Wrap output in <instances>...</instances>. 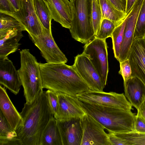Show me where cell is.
I'll list each match as a JSON object with an SVG mask.
<instances>
[{"mask_svg": "<svg viewBox=\"0 0 145 145\" xmlns=\"http://www.w3.org/2000/svg\"><path fill=\"white\" fill-rule=\"evenodd\" d=\"M20 113L22 123L16 132L22 145H40L42 131L54 116L46 91H43L31 103H25Z\"/></svg>", "mask_w": 145, "mask_h": 145, "instance_id": "1", "label": "cell"}, {"mask_svg": "<svg viewBox=\"0 0 145 145\" xmlns=\"http://www.w3.org/2000/svg\"><path fill=\"white\" fill-rule=\"evenodd\" d=\"M42 87L76 96L89 88L72 65L39 63Z\"/></svg>", "mask_w": 145, "mask_h": 145, "instance_id": "2", "label": "cell"}, {"mask_svg": "<svg viewBox=\"0 0 145 145\" xmlns=\"http://www.w3.org/2000/svg\"><path fill=\"white\" fill-rule=\"evenodd\" d=\"M79 100L86 114L98 121L107 131L124 133L134 131L135 115L131 111Z\"/></svg>", "mask_w": 145, "mask_h": 145, "instance_id": "3", "label": "cell"}, {"mask_svg": "<svg viewBox=\"0 0 145 145\" xmlns=\"http://www.w3.org/2000/svg\"><path fill=\"white\" fill-rule=\"evenodd\" d=\"M20 67L18 70L26 103H32L43 91L39 63L28 49L20 51Z\"/></svg>", "mask_w": 145, "mask_h": 145, "instance_id": "4", "label": "cell"}, {"mask_svg": "<svg viewBox=\"0 0 145 145\" xmlns=\"http://www.w3.org/2000/svg\"><path fill=\"white\" fill-rule=\"evenodd\" d=\"M93 0H72L71 26L72 37L86 44L95 37L92 20Z\"/></svg>", "mask_w": 145, "mask_h": 145, "instance_id": "5", "label": "cell"}, {"mask_svg": "<svg viewBox=\"0 0 145 145\" xmlns=\"http://www.w3.org/2000/svg\"><path fill=\"white\" fill-rule=\"evenodd\" d=\"M107 47L106 40L95 37L85 44L83 52L90 60L105 86L109 71Z\"/></svg>", "mask_w": 145, "mask_h": 145, "instance_id": "6", "label": "cell"}, {"mask_svg": "<svg viewBox=\"0 0 145 145\" xmlns=\"http://www.w3.org/2000/svg\"><path fill=\"white\" fill-rule=\"evenodd\" d=\"M76 97L81 101L92 104L118 108L131 111L133 106L123 93L105 92L89 89L77 94Z\"/></svg>", "mask_w": 145, "mask_h": 145, "instance_id": "7", "label": "cell"}, {"mask_svg": "<svg viewBox=\"0 0 145 145\" xmlns=\"http://www.w3.org/2000/svg\"><path fill=\"white\" fill-rule=\"evenodd\" d=\"M32 41L40 51L47 63H65L68 59L55 42L51 30L42 27V33L37 36H30Z\"/></svg>", "mask_w": 145, "mask_h": 145, "instance_id": "8", "label": "cell"}, {"mask_svg": "<svg viewBox=\"0 0 145 145\" xmlns=\"http://www.w3.org/2000/svg\"><path fill=\"white\" fill-rule=\"evenodd\" d=\"M83 130L81 145H111L105 128L98 121L86 114L80 118Z\"/></svg>", "mask_w": 145, "mask_h": 145, "instance_id": "9", "label": "cell"}, {"mask_svg": "<svg viewBox=\"0 0 145 145\" xmlns=\"http://www.w3.org/2000/svg\"><path fill=\"white\" fill-rule=\"evenodd\" d=\"M72 66L88 86L89 89L102 91L105 86L88 57L83 53L74 57Z\"/></svg>", "mask_w": 145, "mask_h": 145, "instance_id": "10", "label": "cell"}, {"mask_svg": "<svg viewBox=\"0 0 145 145\" xmlns=\"http://www.w3.org/2000/svg\"><path fill=\"white\" fill-rule=\"evenodd\" d=\"M58 109L54 117L58 122H63L81 118L86 113L75 96L57 92Z\"/></svg>", "mask_w": 145, "mask_h": 145, "instance_id": "11", "label": "cell"}, {"mask_svg": "<svg viewBox=\"0 0 145 145\" xmlns=\"http://www.w3.org/2000/svg\"><path fill=\"white\" fill-rule=\"evenodd\" d=\"M33 1L21 0L20 10L11 15L22 24L29 36H37L42 33V26L36 13Z\"/></svg>", "mask_w": 145, "mask_h": 145, "instance_id": "12", "label": "cell"}, {"mask_svg": "<svg viewBox=\"0 0 145 145\" xmlns=\"http://www.w3.org/2000/svg\"><path fill=\"white\" fill-rule=\"evenodd\" d=\"M132 76L137 77L145 84V40L135 39L128 56Z\"/></svg>", "mask_w": 145, "mask_h": 145, "instance_id": "13", "label": "cell"}, {"mask_svg": "<svg viewBox=\"0 0 145 145\" xmlns=\"http://www.w3.org/2000/svg\"><path fill=\"white\" fill-rule=\"evenodd\" d=\"M0 84L15 95L22 85L18 71L8 57L0 58Z\"/></svg>", "mask_w": 145, "mask_h": 145, "instance_id": "14", "label": "cell"}, {"mask_svg": "<svg viewBox=\"0 0 145 145\" xmlns=\"http://www.w3.org/2000/svg\"><path fill=\"white\" fill-rule=\"evenodd\" d=\"M54 21L70 29L72 20V6L69 0H43Z\"/></svg>", "mask_w": 145, "mask_h": 145, "instance_id": "15", "label": "cell"}, {"mask_svg": "<svg viewBox=\"0 0 145 145\" xmlns=\"http://www.w3.org/2000/svg\"><path fill=\"white\" fill-rule=\"evenodd\" d=\"M57 123L62 145H81L83 130L80 118L63 122L57 121Z\"/></svg>", "mask_w": 145, "mask_h": 145, "instance_id": "16", "label": "cell"}, {"mask_svg": "<svg viewBox=\"0 0 145 145\" xmlns=\"http://www.w3.org/2000/svg\"><path fill=\"white\" fill-rule=\"evenodd\" d=\"M0 111L11 129L16 131L22 125V120L10 99L5 88L0 86Z\"/></svg>", "mask_w": 145, "mask_h": 145, "instance_id": "17", "label": "cell"}, {"mask_svg": "<svg viewBox=\"0 0 145 145\" xmlns=\"http://www.w3.org/2000/svg\"><path fill=\"white\" fill-rule=\"evenodd\" d=\"M123 84L125 96L137 110L145 100V84L134 76L123 82Z\"/></svg>", "mask_w": 145, "mask_h": 145, "instance_id": "18", "label": "cell"}, {"mask_svg": "<svg viewBox=\"0 0 145 145\" xmlns=\"http://www.w3.org/2000/svg\"><path fill=\"white\" fill-rule=\"evenodd\" d=\"M22 31L14 30L0 32V58L7 57L18 50L21 44L19 42L23 36Z\"/></svg>", "mask_w": 145, "mask_h": 145, "instance_id": "19", "label": "cell"}, {"mask_svg": "<svg viewBox=\"0 0 145 145\" xmlns=\"http://www.w3.org/2000/svg\"><path fill=\"white\" fill-rule=\"evenodd\" d=\"M40 145H62L57 121L54 116L42 131Z\"/></svg>", "mask_w": 145, "mask_h": 145, "instance_id": "20", "label": "cell"}, {"mask_svg": "<svg viewBox=\"0 0 145 145\" xmlns=\"http://www.w3.org/2000/svg\"><path fill=\"white\" fill-rule=\"evenodd\" d=\"M0 145H22L16 132L11 129L0 111Z\"/></svg>", "mask_w": 145, "mask_h": 145, "instance_id": "21", "label": "cell"}, {"mask_svg": "<svg viewBox=\"0 0 145 145\" xmlns=\"http://www.w3.org/2000/svg\"><path fill=\"white\" fill-rule=\"evenodd\" d=\"M102 20L106 19L113 22L116 27L124 20L127 14L117 9L108 0H99Z\"/></svg>", "mask_w": 145, "mask_h": 145, "instance_id": "22", "label": "cell"}, {"mask_svg": "<svg viewBox=\"0 0 145 145\" xmlns=\"http://www.w3.org/2000/svg\"><path fill=\"white\" fill-rule=\"evenodd\" d=\"M33 2L36 13L42 26L48 30H51L52 18L46 5L43 0H33Z\"/></svg>", "mask_w": 145, "mask_h": 145, "instance_id": "23", "label": "cell"}, {"mask_svg": "<svg viewBox=\"0 0 145 145\" xmlns=\"http://www.w3.org/2000/svg\"><path fill=\"white\" fill-rule=\"evenodd\" d=\"M129 13L124 20L116 27L112 33L111 38L112 40L113 49L115 57L118 60L121 46L123 40L124 31Z\"/></svg>", "mask_w": 145, "mask_h": 145, "instance_id": "24", "label": "cell"}, {"mask_svg": "<svg viewBox=\"0 0 145 145\" xmlns=\"http://www.w3.org/2000/svg\"><path fill=\"white\" fill-rule=\"evenodd\" d=\"M14 30L25 31L23 25L16 18L9 14L0 12V32Z\"/></svg>", "mask_w": 145, "mask_h": 145, "instance_id": "25", "label": "cell"}, {"mask_svg": "<svg viewBox=\"0 0 145 145\" xmlns=\"http://www.w3.org/2000/svg\"><path fill=\"white\" fill-rule=\"evenodd\" d=\"M111 132L116 136L125 140L129 145H145V133L134 131L124 133Z\"/></svg>", "mask_w": 145, "mask_h": 145, "instance_id": "26", "label": "cell"}, {"mask_svg": "<svg viewBox=\"0 0 145 145\" xmlns=\"http://www.w3.org/2000/svg\"><path fill=\"white\" fill-rule=\"evenodd\" d=\"M92 20L95 36L99 30L102 20V14L99 0H93Z\"/></svg>", "mask_w": 145, "mask_h": 145, "instance_id": "27", "label": "cell"}, {"mask_svg": "<svg viewBox=\"0 0 145 145\" xmlns=\"http://www.w3.org/2000/svg\"><path fill=\"white\" fill-rule=\"evenodd\" d=\"M145 35V0H143L137 22L134 39L143 38Z\"/></svg>", "mask_w": 145, "mask_h": 145, "instance_id": "28", "label": "cell"}, {"mask_svg": "<svg viewBox=\"0 0 145 145\" xmlns=\"http://www.w3.org/2000/svg\"><path fill=\"white\" fill-rule=\"evenodd\" d=\"M116 27L115 24L111 20L103 19L99 32L95 37L103 40L111 37L112 33Z\"/></svg>", "mask_w": 145, "mask_h": 145, "instance_id": "29", "label": "cell"}, {"mask_svg": "<svg viewBox=\"0 0 145 145\" xmlns=\"http://www.w3.org/2000/svg\"><path fill=\"white\" fill-rule=\"evenodd\" d=\"M120 70L119 73L123 77V82L132 76V71L129 61L128 58L120 62Z\"/></svg>", "mask_w": 145, "mask_h": 145, "instance_id": "30", "label": "cell"}, {"mask_svg": "<svg viewBox=\"0 0 145 145\" xmlns=\"http://www.w3.org/2000/svg\"><path fill=\"white\" fill-rule=\"evenodd\" d=\"M46 93L52 113L54 117L57 114L58 109L57 92L48 89Z\"/></svg>", "mask_w": 145, "mask_h": 145, "instance_id": "31", "label": "cell"}, {"mask_svg": "<svg viewBox=\"0 0 145 145\" xmlns=\"http://www.w3.org/2000/svg\"><path fill=\"white\" fill-rule=\"evenodd\" d=\"M134 129L137 132L145 133V119L138 112L135 116Z\"/></svg>", "mask_w": 145, "mask_h": 145, "instance_id": "32", "label": "cell"}, {"mask_svg": "<svg viewBox=\"0 0 145 145\" xmlns=\"http://www.w3.org/2000/svg\"><path fill=\"white\" fill-rule=\"evenodd\" d=\"M15 12L9 0H0V12L11 15Z\"/></svg>", "mask_w": 145, "mask_h": 145, "instance_id": "33", "label": "cell"}, {"mask_svg": "<svg viewBox=\"0 0 145 145\" xmlns=\"http://www.w3.org/2000/svg\"><path fill=\"white\" fill-rule=\"evenodd\" d=\"M108 131L111 145H129L125 140L116 136L110 131Z\"/></svg>", "mask_w": 145, "mask_h": 145, "instance_id": "34", "label": "cell"}, {"mask_svg": "<svg viewBox=\"0 0 145 145\" xmlns=\"http://www.w3.org/2000/svg\"><path fill=\"white\" fill-rule=\"evenodd\" d=\"M118 10L126 13V4L121 0H108Z\"/></svg>", "mask_w": 145, "mask_h": 145, "instance_id": "35", "label": "cell"}, {"mask_svg": "<svg viewBox=\"0 0 145 145\" xmlns=\"http://www.w3.org/2000/svg\"><path fill=\"white\" fill-rule=\"evenodd\" d=\"M137 0H126V14H128L131 10Z\"/></svg>", "mask_w": 145, "mask_h": 145, "instance_id": "36", "label": "cell"}, {"mask_svg": "<svg viewBox=\"0 0 145 145\" xmlns=\"http://www.w3.org/2000/svg\"><path fill=\"white\" fill-rule=\"evenodd\" d=\"M16 11H18L20 8L21 0H9Z\"/></svg>", "mask_w": 145, "mask_h": 145, "instance_id": "37", "label": "cell"}, {"mask_svg": "<svg viewBox=\"0 0 145 145\" xmlns=\"http://www.w3.org/2000/svg\"><path fill=\"white\" fill-rule=\"evenodd\" d=\"M137 111L145 119V100L140 106Z\"/></svg>", "mask_w": 145, "mask_h": 145, "instance_id": "38", "label": "cell"}, {"mask_svg": "<svg viewBox=\"0 0 145 145\" xmlns=\"http://www.w3.org/2000/svg\"><path fill=\"white\" fill-rule=\"evenodd\" d=\"M123 2L126 4V0H121Z\"/></svg>", "mask_w": 145, "mask_h": 145, "instance_id": "39", "label": "cell"}, {"mask_svg": "<svg viewBox=\"0 0 145 145\" xmlns=\"http://www.w3.org/2000/svg\"><path fill=\"white\" fill-rule=\"evenodd\" d=\"M143 38L145 40V35H144Z\"/></svg>", "mask_w": 145, "mask_h": 145, "instance_id": "40", "label": "cell"}, {"mask_svg": "<svg viewBox=\"0 0 145 145\" xmlns=\"http://www.w3.org/2000/svg\"><path fill=\"white\" fill-rule=\"evenodd\" d=\"M70 1H72V0H69Z\"/></svg>", "mask_w": 145, "mask_h": 145, "instance_id": "41", "label": "cell"}]
</instances>
